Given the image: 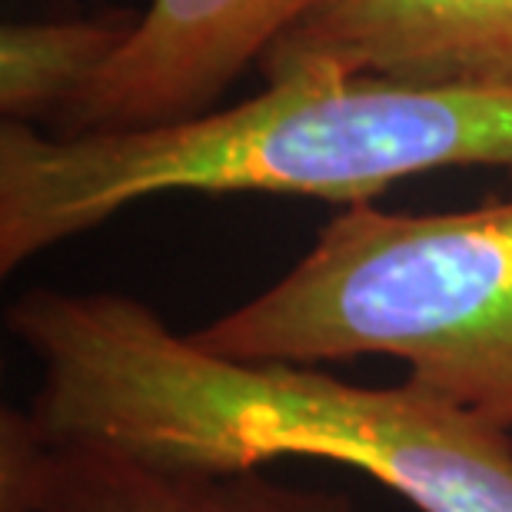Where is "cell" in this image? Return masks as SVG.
<instances>
[{
    "label": "cell",
    "instance_id": "cell-1",
    "mask_svg": "<svg viewBox=\"0 0 512 512\" xmlns=\"http://www.w3.org/2000/svg\"><path fill=\"white\" fill-rule=\"evenodd\" d=\"M4 326L37 366L24 413L40 433L207 466L320 459L419 512H512V433L413 380L360 386L310 363L233 360L110 290L34 286Z\"/></svg>",
    "mask_w": 512,
    "mask_h": 512
},
{
    "label": "cell",
    "instance_id": "cell-2",
    "mask_svg": "<svg viewBox=\"0 0 512 512\" xmlns=\"http://www.w3.org/2000/svg\"><path fill=\"white\" fill-rule=\"evenodd\" d=\"M449 167L512 170V87L403 84L333 67L270 77L250 100L153 127H0V273L167 193L363 203Z\"/></svg>",
    "mask_w": 512,
    "mask_h": 512
},
{
    "label": "cell",
    "instance_id": "cell-5",
    "mask_svg": "<svg viewBox=\"0 0 512 512\" xmlns=\"http://www.w3.org/2000/svg\"><path fill=\"white\" fill-rule=\"evenodd\" d=\"M333 0H150L57 133L153 127L217 107L276 40Z\"/></svg>",
    "mask_w": 512,
    "mask_h": 512
},
{
    "label": "cell",
    "instance_id": "cell-6",
    "mask_svg": "<svg viewBox=\"0 0 512 512\" xmlns=\"http://www.w3.org/2000/svg\"><path fill=\"white\" fill-rule=\"evenodd\" d=\"M300 67L403 84L512 87V0H333L260 60L266 80Z\"/></svg>",
    "mask_w": 512,
    "mask_h": 512
},
{
    "label": "cell",
    "instance_id": "cell-7",
    "mask_svg": "<svg viewBox=\"0 0 512 512\" xmlns=\"http://www.w3.org/2000/svg\"><path fill=\"white\" fill-rule=\"evenodd\" d=\"M133 20V14H114L4 24L0 114L20 124L57 120L124 47Z\"/></svg>",
    "mask_w": 512,
    "mask_h": 512
},
{
    "label": "cell",
    "instance_id": "cell-4",
    "mask_svg": "<svg viewBox=\"0 0 512 512\" xmlns=\"http://www.w3.org/2000/svg\"><path fill=\"white\" fill-rule=\"evenodd\" d=\"M0 512H360L343 489L296 486L270 466L160 459L97 436H50L0 409Z\"/></svg>",
    "mask_w": 512,
    "mask_h": 512
},
{
    "label": "cell",
    "instance_id": "cell-3",
    "mask_svg": "<svg viewBox=\"0 0 512 512\" xmlns=\"http://www.w3.org/2000/svg\"><path fill=\"white\" fill-rule=\"evenodd\" d=\"M190 336L233 360L386 356L512 433V200L439 213L350 203L273 286Z\"/></svg>",
    "mask_w": 512,
    "mask_h": 512
}]
</instances>
